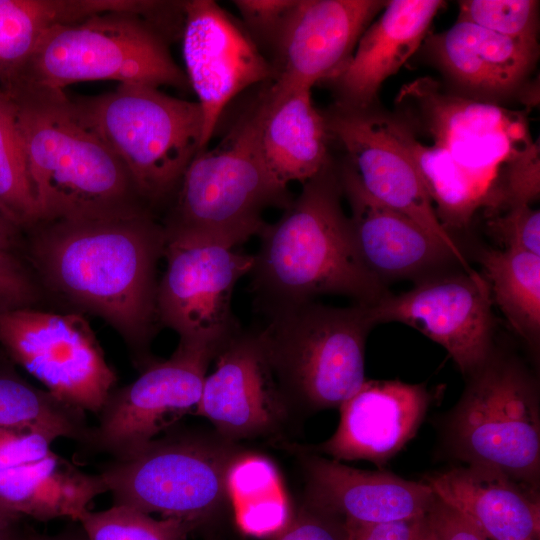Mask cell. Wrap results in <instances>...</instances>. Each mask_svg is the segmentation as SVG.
I'll use <instances>...</instances> for the list:
<instances>
[{
	"mask_svg": "<svg viewBox=\"0 0 540 540\" xmlns=\"http://www.w3.org/2000/svg\"><path fill=\"white\" fill-rule=\"evenodd\" d=\"M387 1L297 0L271 60L275 93L312 89L350 59Z\"/></svg>",
	"mask_w": 540,
	"mask_h": 540,
	"instance_id": "18",
	"label": "cell"
},
{
	"mask_svg": "<svg viewBox=\"0 0 540 540\" xmlns=\"http://www.w3.org/2000/svg\"><path fill=\"white\" fill-rule=\"evenodd\" d=\"M260 329L279 388L292 413L339 408L366 380L369 305L307 301L265 314Z\"/></svg>",
	"mask_w": 540,
	"mask_h": 540,
	"instance_id": "6",
	"label": "cell"
},
{
	"mask_svg": "<svg viewBox=\"0 0 540 540\" xmlns=\"http://www.w3.org/2000/svg\"><path fill=\"white\" fill-rule=\"evenodd\" d=\"M248 35L271 63L297 0H234Z\"/></svg>",
	"mask_w": 540,
	"mask_h": 540,
	"instance_id": "35",
	"label": "cell"
},
{
	"mask_svg": "<svg viewBox=\"0 0 540 540\" xmlns=\"http://www.w3.org/2000/svg\"><path fill=\"white\" fill-rule=\"evenodd\" d=\"M37 291L22 268L0 264V312L30 307Z\"/></svg>",
	"mask_w": 540,
	"mask_h": 540,
	"instance_id": "41",
	"label": "cell"
},
{
	"mask_svg": "<svg viewBox=\"0 0 540 540\" xmlns=\"http://www.w3.org/2000/svg\"><path fill=\"white\" fill-rule=\"evenodd\" d=\"M71 100L123 163L149 208L174 197L201 151L203 115L197 101L139 84H120L111 92Z\"/></svg>",
	"mask_w": 540,
	"mask_h": 540,
	"instance_id": "7",
	"label": "cell"
},
{
	"mask_svg": "<svg viewBox=\"0 0 540 540\" xmlns=\"http://www.w3.org/2000/svg\"><path fill=\"white\" fill-rule=\"evenodd\" d=\"M16 228L0 215V264L21 268L13 254Z\"/></svg>",
	"mask_w": 540,
	"mask_h": 540,
	"instance_id": "42",
	"label": "cell"
},
{
	"mask_svg": "<svg viewBox=\"0 0 540 540\" xmlns=\"http://www.w3.org/2000/svg\"><path fill=\"white\" fill-rule=\"evenodd\" d=\"M245 449L215 431L173 430L99 472L115 505L176 518L195 531L230 503L227 477Z\"/></svg>",
	"mask_w": 540,
	"mask_h": 540,
	"instance_id": "8",
	"label": "cell"
},
{
	"mask_svg": "<svg viewBox=\"0 0 540 540\" xmlns=\"http://www.w3.org/2000/svg\"><path fill=\"white\" fill-rule=\"evenodd\" d=\"M324 114L314 106L311 89L275 93L263 85L259 145L270 173L283 185L316 176L332 160Z\"/></svg>",
	"mask_w": 540,
	"mask_h": 540,
	"instance_id": "26",
	"label": "cell"
},
{
	"mask_svg": "<svg viewBox=\"0 0 540 540\" xmlns=\"http://www.w3.org/2000/svg\"><path fill=\"white\" fill-rule=\"evenodd\" d=\"M427 46L443 72L459 87L482 98L517 91L538 54L533 48L466 20L432 35Z\"/></svg>",
	"mask_w": 540,
	"mask_h": 540,
	"instance_id": "25",
	"label": "cell"
},
{
	"mask_svg": "<svg viewBox=\"0 0 540 540\" xmlns=\"http://www.w3.org/2000/svg\"><path fill=\"white\" fill-rule=\"evenodd\" d=\"M331 139L347 153L346 163L364 190L382 204L408 216L446 245L464 271L466 258L441 224L404 140V123L371 107L334 104L323 113Z\"/></svg>",
	"mask_w": 540,
	"mask_h": 540,
	"instance_id": "13",
	"label": "cell"
},
{
	"mask_svg": "<svg viewBox=\"0 0 540 540\" xmlns=\"http://www.w3.org/2000/svg\"><path fill=\"white\" fill-rule=\"evenodd\" d=\"M0 427L31 430L52 442L66 438L80 445L90 431L84 411L8 372H0Z\"/></svg>",
	"mask_w": 540,
	"mask_h": 540,
	"instance_id": "29",
	"label": "cell"
},
{
	"mask_svg": "<svg viewBox=\"0 0 540 540\" xmlns=\"http://www.w3.org/2000/svg\"><path fill=\"white\" fill-rule=\"evenodd\" d=\"M458 19L538 48V7L534 0H465Z\"/></svg>",
	"mask_w": 540,
	"mask_h": 540,
	"instance_id": "33",
	"label": "cell"
},
{
	"mask_svg": "<svg viewBox=\"0 0 540 540\" xmlns=\"http://www.w3.org/2000/svg\"><path fill=\"white\" fill-rule=\"evenodd\" d=\"M27 531L22 528L21 522L0 527V540H23Z\"/></svg>",
	"mask_w": 540,
	"mask_h": 540,
	"instance_id": "44",
	"label": "cell"
},
{
	"mask_svg": "<svg viewBox=\"0 0 540 540\" xmlns=\"http://www.w3.org/2000/svg\"><path fill=\"white\" fill-rule=\"evenodd\" d=\"M271 540H345L343 521L303 501Z\"/></svg>",
	"mask_w": 540,
	"mask_h": 540,
	"instance_id": "38",
	"label": "cell"
},
{
	"mask_svg": "<svg viewBox=\"0 0 540 540\" xmlns=\"http://www.w3.org/2000/svg\"><path fill=\"white\" fill-rule=\"evenodd\" d=\"M339 177L351 209L349 220L358 254L383 284L457 261L446 245L411 218L370 196L347 163L339 168Z\"/></svg>",
	"mask_w": 540,
	"mask_h": 540,
	"instance_id": "21",
	"label": "cell"
},
{
	"mask_svg": "<svg viewBox=\"0 0 540 540\" xmlns=\"http://www.w3.org/2000/svg\"><path fill=\"white\" fill-rule=\"evenodd\" d=\"M404 140L443 227L448 231V227L467 225L484 205L485 191L447 151L422 144L406 124Z\"/></svg>",
	"mask_w": 540,
	"mask_h": 540,
	"instance_id": "30",
	"label": "cell"
},
{
	"mask_svg": "<svg viewBox=\"0 0 540 540\" xmlns=\"http://www.w3.org/2000/svg\"><path fill=\"white\" fill-rule=\"evenodd\" d=\"M442 5L439 0L387 1L380 16L360 37L347 63L324 81L336 95L335 104L371 107L382 83L421 45Z\"/></svg>",
	"mask_w": 540,
	"mask_h": 540,
	"instance_id": "22",
	"label": "cell"
},
{
	"mask_svg": "<svg viewBox=\"0 0 540 540\" xmlns=\"http://www.w3.org/2000/svg\"><path fill=\"white\" fill-rule=\"evenodd\" d=\"M128 7L127 0H0V83L24 63L49 28Z\"/></svg>",
	"mask_w": 540,
	"mask_h": 540,
	"instance_id": "27",
	"label": "cell"
},
{
	"mask_svg": "<svg viewBox=\"0 0 540 540\" xmlns=\"http://www.w3.org/2000/svg\"><path fill=\"white\" fill-rule=\"evenodd\" d=\"M196 408L221 437L237 442L277 433L292 415L260 329L239 330L215 356Z\"/></svg>",
	"mask_w": 540,
	"mask_h": 540,
	"instance_id": "17",
	"label": "cell"
},
{
	"mask_svg": "<svg viewBox=\"0 0 540 540\" xmlns=\"http://www.w3.org/2000/svg\"><path fill=\"white\" fill-rule=\"evenodd\" d=\"M0 215L16 229L38 224L17 107L0 87Z\"/></svg>",
	"mask_w": 540,
	"mask_h": 540,
	"instance_id": "31",
	"label": "cell"
},
{
	"mask_svg": "<svg viewBox=\"0 0 540 540\" xmlns=\"http://www.w3.org/2000/svg\"><path fill=\"white\" fill-rule=\"evenodd\" d=\"M234 510L240 528L247 534L260 537H272L291 516L285 491L237 505Z\"/></svg>",
	"mask_w": 540,
	"mask_h": 540,
	"instance_id": "37",
	"label": "cell"
},
{
	"mask_svg": "<svg viewBox=\"0 0 540 540\" xmlns=\"http://www.w3.org/2000/svg\"><path fill=\"white\" fill-rule=\"evenodd\" d=\"M492 304L487 281L473 270L425 279L397 295L388 292L369 311L375 325L400 322L441 345L467 378L495 352Z\"/></svg>",
	"mask_w": 540,
	"mask_h": 540,
	"instance_id": "14",
	"label": "cell"
},
{
	"mask_svg": "<svg viewBox=\"0 0 540 540\" xmlns=\"http://www.w3.org/2000/svg\"><path fill=\"white\" fill-rule=\"evenodd\" d=\"M31 256L45 283L107 322L140 369L158 325L157 265L166 234L150 209L38 223Z\"/></svg>",
	"mask_w": 540,
	"mask_h": 540,
	"instance_id": "1",
	"label": "cell"
},
{
	"mask_svg": "<svg viewBox=\"0 0 540 540\" xmlns=\"http://www.w3.org/2000/svg\"><path fill=\"white\" fill-rule=\"evenodd\" d=\"M423 481L439 500L465 517L487 540L539 537L537 489L500 470L465 464L431 474Z\"/></svg>",
	"mask_w": 540,
	"mask_h": 540,
	"instance_id": "23",
	"label": "cell"
},
{
	"mask_svg": "<svg viewBox=\"0 0 540 540\" xmlns=\"http://www.w3.org/2000/svg\"><path fill=\"white\" fill-rule=\"evenodd\" d=\"M89 540H188L194 527L180 519H156L126 505L87 510L78 520Z\"/></svg>",
	"mask_w": 540,
	"mask_h": 540,
	"instance_id": "32",
	"label": "cell"
},
{
	"mask_svg": "<svg viewBox=\"0 0 540 540\" xmlns=\"http://www.w3.org/2000/svg\"><path fill=\"white\" fill-rule=\"evenodd\" d=\"M302 185L279 220L258 235L250 274L260 310L266 314L327 294L373 305L388 292L356 249L341 206L339 168L331 161Z\"/></svg>",
	"mask_w": 540,
	"mask_h": 540,
	"instance_id": "2",
	"label": "cell"
},
{
	"mask_svg": "<svg viewBox=\"0 0 540 540\" xmlns=\"http://www.w3.org/2000/svg\"><path fill=\"white\" fill-rule=\"evenodd\" d=\"M447 425L465 464L491 467L534 488L540 474V406L535 379L518 361L493 353L471 376Z\"/></svg>",
	"mask_w": 540,
	"mask_h": 540,
	"instance_id": "9",
	"label": "cell"
},
{
	"mask_svg": "<svg viewBox=\"0 0 540 540\" xmlns=\"http://www.w3.org/2000/svg\"><path fill=\"white\" fill-rule=\"evenodd\" d=\"M221 346L179 339L168 359H152L136 380L109 393L82 446L122 459L173 428L196 411L208 366Z\"/></svg>",
	"mask_w": 540,
	"mask_h": 540,
	"instance_id": "10",
	"label": "cell"
},
{
	"mask_svg": "<svg viewBox=\"0 0 540 540\" xmlns=\"http://www.w3.org/2000/svg\"><path fill=\"white\" fill-rule=\"evenodd\" d=\"M227 489L233 507L284 492L275 464L263 455L248 451L232 463Z\"/></svg>",
	"mask_w": 540,
	"mask_h": 540,
	"instance_id": "34",
	"label": "cell"
},
{
	"mask_svg": "<svg viewBox=\"0 0 540 540\" xmlns=\"http://www.w3.org/2000/svg\"><path fill=\"white\" fill-rule=\"evenodd\" d=\"M343 528L345 540H436L428 513L380 523L343 521Z\"/></svg>",
	"mask_w": 540,
	"mask_h": 540,
	"instance_id": "39",
	"label": "cell"
},
{
	"mask_svg": "<svg viewBox=\"0 0 540 540\" xmlns=\"http://www.w3.org/2000/svg\"><path fill=\"white\" fill-rule=\"evenodd\" d=\"M431 401L425 384L365 380L339 407L334 434L314 450L337 461L382 466L415 436Z\"/></svg>",
	"mask_w": 540,
	"mask_h": 540,
	"instance_id": "19",
	"label": "cell"
},
{
	"mask_svg": "<svg viewBox=\"0 0 540 540\" xmlns=\"http://www.w3.org/2000/svg\"><path fill=\"white\" fill-rule=\"evenodd\" d=\"M23 540H89L79 521L70 522L54 534L27 531Z\"/></svg>",
	"mask_w": 540,
	"mask_h": 540,
	"instance_id": "43",
	"label": "cell"
},
{
	"mask_svg": "<svg viewBox=\"0 0 540 540\" xmlns=\"http://www.w3.org/2000/svg\"><path fill=\"white\" fill-rule=\"evenodd\" d=\"M166 269L159 280L158 323L179 339L223 345L240 327L232 313L236 283L253 269L254 254L220 244L166 237Z\"/></svg>",
	"mask_w": 540,
	"mask_h": 540,
	"instance_id": "12",
	"label": "cell"
},
{
	"mask_svg": "<svg viewBox=\"0 0 540 540\" xmlns=\"http://www.w3.org/2000/svg\"><path fill=\"white\" fill-rule=\"evenodd\" d=\"M23 516L10 510L0 501V527L21 522Z\"/></svg>",
	"mask_w": 540,
	"mask_h": 540,
	"instance_id": "45",
	"label": "cell"
},
{
	"mask_svg": "<svg viewBox=\"0 0 540 540\" xmlns=\"http://www.w3.org/2000/svg\"><path fill=\"white\" fill-rule=\"evenodd\" d=\"M262 110L261 88L217 145L192 160L163 225L166 237L235 248L261 233L266 209L290 205L288 186L275 179L261 154Z\"/></svg>",
	"mask_w": 540,
	"mask_h": 540,
	"instance_id": "5",
	"label": "cell"
},
{
	"mask_svg": "<svg viewBox=\"0 0 540 540\" xmlns=\"http://www.w3.org/2000/svg\"><path fill=\"white\" fill-rule=\"evenodd\" d=\"M398 101L417 116L434 145L447 151L487 196L498 179L500 165L533 143L520 113L446 94L430 78L405 85Z\"/></svg>",
	"mask_w": 540,
	"mask_h": 540,
	"instance_id": "15",
	"label": "cell"
},
{
	"mask_svg": "<svg viewBox=\"0 0 540 540\" xmlns=\"http://www.w3.org/2000/svg\"><path fill=\"white\" fill-rule=\"evenodd\" d=\"M428 518L436 540H487L465 517L437 497Z\"/></svg>",
	"mask_w": 540,
	"mask_h": 540,
	"instance_id": "40",
	"label": "cell"
},
{
	"mask_svg": "<svg viewBox=\"0 0 540 540\" xmlns=\"http://www.w3.org/2000/svg\"><path fill=\"white\" fill-rule=\"evenodd\" d=\"M488 231L501 249L525 251L540 256V212L530 205L510 207L489 216Z\"/></svg>",
	"mask_w": 540,
	"mask_h": 540,
	"instance_id": "36",
	"label": "cell"
},
{
	"mask_svg": "<svg viewBox=\"0 0 540 540\" xmlns=\"http://www.w3.org/2000/svg\"><path fill=\"white\" fill-rule=\"evenodd\" d=\"M303 455L304 501L341 521L380 523L425 515L436 499L423 480L356 469L314 453Z\"/></svg>",
	"mask_w": 540,
	"mask_h": 540,
	"instance_id": "20",
	"label": "cell"
},
{
	"mask_svg": "<svg viewBox=\"0 0 540 540\" xmlns=\"http://www.w3.org/2000/svg\"><path fill=\"white\" fill-rule=\"evenodd\" d=\"M4 91L17 107L38 223L150 209L123 163L63 90Z\"/></svg>",
	"mask_w": 540,
	"mask_h": 540,
	"instance_id": "3",
	"label": "cell"
},
{
	"mask_svg": "<svg viewBox=\"0 0 540 540\" xmlns=\"http://www.w3.org/2000/svg\"><path fill=\"white\" fill-rule=\"evenodd\" d=\"M483 276L514 331L535 346L540 335V256L518 250L483 249Z\"/></svg>",
	"mask_w": 540,
	"mask_h": 540,
	"instance_id": "28",
	"label": "cell"
},
{
	"mask_svg": "<svg viewBox=\"0 0 540 540\" xmlns=\"http://www.w3.org/2000/svg\"><path fill=\"white\" fill-rule=\"evenodd\" d=\"M52 443L35 433L18 460L0 470V501L23 517L38 521H78L108 488L100 473L82 471L55 453Z\"/></svg>",
	"mask_w": 540,
	"mask_h": 540,
	"instance_id": "24",
	"label": "cell"
},
{
	"mask_svg": "<svg viewBox=\"0 0 540 540\" xmlns=\"http://www.w3.org/2000/svg\"><path fill=\"white\" fill-rule=\"evenodd\" d=\"M528 540H536L535 538H531V539H528Z\"/></svg>",
	"mask_w": 540,
	"mask_h": 540,
	"instance_id": "46",
	"label": "cell"
},
{
	"mask_svg": "<svg viewBox=\"0 0 540 540\" xmlns=\"http://www.w3.org/2000/svg\"><path fill=\"white\" fill-rule=\"evenodd\" d=\"M181 1L154 13L111 11L49 28L24 63L0 83L4 90H63L93 80L190 89L169 40L181 34Z\"/></svg>",
	"mask_w": 540,
	"mask_h": 540,
	"instance_id": "4",
	"label": "cell"
},
{
	"mask_svg": "<svg viewBox=\"0 0 540 540\" xmlns=\"http://www.w3.org/2000/svg\"><path fill=\"white\" fill-rule=\"evenodd\" d=\"M182 51L190 88L203 115L205 150L227 105L273 78V68L241 21L212 0L184 1Z\"/></svg>",
	"mask_w": 540,
	"mask_h": 540,
	"instance_id": "16",
	"label": "cell"
},
{
	"mask_svg": "<svg viewBox=\"0 0 540 540\" xmlns=\"http://www.w3.org/2000/svg\"><path fill=\"white\" fill-rule=\"evenodd\" d=\"M0 343L47 391L84 412L98 414L115 388L117 374L79 313L2 311Z\"/></svg>",
	"mask_w": 540,
	"mask_h": 540,
	"instance_id": "11",
	"label": "cell"
}]
</instances>
